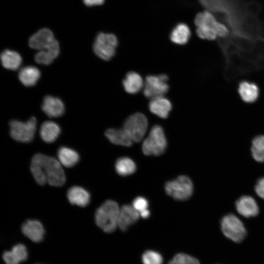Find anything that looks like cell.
Here are the masks:
<instances>
[{
	"label": "cell",
	"instance_id": "obj_12",
	"mask_svg": "<svg viewBox=\"0 0 264 264\" xmlns=\"http://www.w3.org/2000/svg\"><path fill=\"white\" fill-rule=\"evenodd\" d=\"M237 212L245 218L254 217L258 215L259 208L255 199L250 196L241 197L235 203Z\"/></svg>",
	"mask_w": 264,
	"mask_h": 264
},
{
	"label": "cell",
	"instance_id": "obj_21",
	"mask_svg": "<svg viewBox=\"0 0 264 264\" xmlns=\"http://www.w3.org/2000/svg\"><path fill=\"white\" fill-rule=\"evenodd\" d=\"M59 51V43L56 40L48 47L36 53L35 60L38 64L49 65L58 56Z\"/></svg>",
	"mask_w": 264,
	"mask_h": 264
},
{
	"label": "cell",
	"instance_id": "obj_30",
	"mask_svg": "<svg viewBox=\"0 0 264 264\" xmlns=\"http://www.w3.org/2000/svg\"><path fill=\"white\" fill-rule=\"evenodd\" d=\"M168 264H199V262L190 255L179 253L175 255Z\"/></svg>",
	"mask_w": 264,
	"mask_h": 264
},
{
	"label": "cell",
	"instance_id": "obj_26",
	"mask_svg": "<svg viewBox=\"0 0 264 264\" xmlns=\"http://www.w3.org/2000/svg\"><path fill=\"white\" fill-rule=\"evenodd\" d=\"M0 58L3 67L11 70L17 69L22 62V57L18 52L9 49L1 53Z\"/></svg>",
	"mask_w": 264,
	"mask_h": 264
},
{
	"label": "cell",
	"instance_id": "obj_11",
	"mask_svg": "<svg viewBox=\"0 0 264 264\" xmlns=\"http://www.w3.org/2000/svg\"><path fill=\"white\" fill-rule=\"evenodd\" d=\"M55 40L52 32L44 28L39 30L30 38L29 45L32 48L41 50L48 47Z\"/></svg>",
	"mask_w": 264,
	"mask_h": 264
},
{
	"label": "cell",
	"instance_id": "obj_24",
	"mask_svg": "<svg viewBox=\"0 0 264 264\" xmlns=\"http://www.w3.org/2000/svg\"><path fill=\"white\" fill-rule=\"evenodd\" d=\"M61 132L59 126L52 121H45L42 125L40 135L42 139L47 143L54 142Z\"/></svg>",
	"mask_w": 264,
	"mask_h": 264
},
{
	"label": "cell",
	"instance_id": "obj_13",
	"mask_svg": "<svg viewBox=\"0 0 264 264\" xmlns=\"http://www.w3.org/2000/svg\"><path fill=\"white\" fill-rule=\"evenodd\" d=\"M238 92L241 99L248 104L256 102L260 95V89L258 85L247 80L240 82L238 85Z\"/></svg>",
	"mask_w": 264,
	"mask_h": 264
},
{
	"label": "cell",
	"instance_id": "obj_34",
	"mask_svg": "<svg viewBox=\"0 0 264 264\" xmlns=\"http://www.w3.org/2000/svg\"><path fill=\"white\" fill-rule=\"evenodd\" d=\"M254 189L256 194L260 198L264 199V177H261L257 180Z\"/></svg>",
	"mask_w": 264,
	"mask_h": 264
},
{
	"label": "cell",
	"instance_id": "obj_8",
	"mask_svg": "<svg viewBox=\"0 0 264 264\" xmlns=\"http://www.w3.org/2000/svg\"><path fill=\"white\" fill-rule=\"evenodd\" d=\"M147 117L142 113L137 112L128 117L124 121L122 128L134 142L143 138L148 129Z\"/></svg>",
	"mask_w": 264,
	"mask_h": 264
},
{
	"label": "cell",
	"instance_id": "obj_31",
	"mask_svg": "<svg viewBox=\"0 0 264 264\" xmlns=\"http://www.w3.org/2000/svg\"><path fill=\"white\" fill-rule=\"evenodd\" d=\"M11 250L20 263L25 261L27 259V250L24 244H17L14 245Z\"/></svg>",
	"mask_w": 264,
	"mask_h": 264
},
{
	"label": "cell",
	"instance_id": "obj_2",
	"mask_svg": "<svg viewBox=\"0 0 264 264\" xmlns=\"http://www.w3.org/2000/svg\"><path fill=\"white\" fill-rule=\"evenodd\" d=\"M197 36L203 40L216 41L226 37L229 30L226 25L218 21L212 13L204 10L198 13L194 19Z\"/></svg>",
	"mask_w": 264,
	"mask_h": 264
},
{
	"label": "cell",
	"instance_id": "obj_35",
	"mask_svg": "<svg viewBox=\"0 0 264 264\" xmlns=\"http://www.w3.org/2000/svg\"><path fill=\"white\" fill-rule=\"evenodd\" d=\"M105 0H83L84 3L88 6L100 5L104 3Z\"/></svg>",
	"mask_w": 264,
	"mask_h": 264
},
{
	"label": "cell",
	"instance_id": "obj_33",
	"mask_svg": "<svg viewBox=\"0 0 264 264\" xmlns=\"http://www.w3.org/2000/svg\"><path fill=\"white\" fill-rule=\"evenodd\" d=\"M2 259L6 264H19L20 263L11 250L5 251L2 254Z\"/></svg>",
	"mask_w": 264,
	"mask_h": 264
},
{
	"label": "cell",
	"instance_id": "obj_23",
	"mask_svg": "<svg viewBox=\"0 0 264 264\" xmlns=\"http://www.w3.org/2000/svg\"><path fill=\"white\" fill-rule=\"evenodd\" d=\"M41 76L39 69L33 66H25L19 73V78L23 85L26 87L34 86Z\"/></svg>",
	"mask_w": 264,
	"mask_h": 264
},
{
	"label": "cell",
	"instance_id": "obj_14",
	"mask_svg": "<svg viewBox=\"0 0 264 264\" xmlns=\"http://www.w3.org/2000/svg\"><path fill=\"white\" fill-rule=\"evenodd\" d=\"M140 214L132 205L125 204L120 208L118 227L122 231L136 222L140 217Z\"/></svg>",
	"mask_w": 264,
	"mask_h": 264
},
{
	"label": "cell",
	"instance_id": "obj_27",
	"mask_svg": "<svg viewBox=\"0 0 264 264\" xmlns=\"http://www.w3.org/2000/svg\"><path fill=\"white\" fill-rule=\"evenodd\" d=\"M117 173L121 176H128L134 173L136 166L134 161L128 157L119 158L115 164Z\"/></svg>",
	"mask_w": 264,
	"mask_h": 264
},
{
	"label": "cell",
	"instance_id": "obj_17",
	"mask_svg": "<svg viewBox=\"0 0 264 264\" xmlns=\"http://www.w3.org/2000/svg\"><path fill=\"white\" fill-rule=\"evenodd\" d=\"M192 35L189 25L183 22L177 23L171 30L169 38L171 41L176 44L184 45L190 40Z\"/></svg>",
	"mask_w": 264,
	"mask_h": 264
},
{
	"label": "cell",
	"instance_id": "obj_9",
	"mask_svg": "<svg viewBox=\"0 0 264 264\" xmlns=\"http://www.w3.org/2000/svg\"><path fill=\"white\" fill-rule=\"evenodd\" d=\"M36 123V119L34 117L30 118L25 122L16 120H12L9 123L11 136L19 142L31 141L34 136Z\"/></svg>",
	"mask_w": 264,
	"mask_h": 264
},
{
	"label": "cell",
	"instance_id": "obj_18",
	"mask_svg": "<svg viewBox=\"0 0 264 264\" xmlns=\"http://www.w3.org/2000/svg\"><path fill=\"white\" fill-rule=\"evenodd\" d=\"M67 197L70 203L80 207H85L90 201L89 193L82 187L75 186L67 191Z\"/></svg>",
	"mask_w": 264,
	"mask_h": 264
},
{
	"label": "cell",
	"instance_id": "obj_28",
	"mask_svg": "<svg viewBox=\"0 0 264 264\" xmlns=\"http://www.w3.org/2000/svg\"><path fill=\"white\" fill-rule=\"evenodd\" d=\"M251 155L258 162H264V134L255 136L250 146Z\"/></svg>",
	"mask_w": 264,
	"mask_h": 264
},
{
	"label": "cell",
	"instance_id": "obj_6",
	"mask_svg": "<svg viewBox=\"0 0 264 264\" xmlns=\"http://www.w3.org/2000/svg\"><path fill=\"white\" fill-rule=\"evenodd\" d=\"M193 189L192 181L186 176H180L173 180L167 182L165 185L166 194L176 200L189 199L192 195Z\"/></svg>",
	"mask_w": 264,
	"mask_h": 264
},
{
	"label": "cell",
	"instance_id": "obj_10",
	"mask_svg": "<svg viewBox=\"0 0 264 264\" xmlns=\"http://www.w3.org/2000/svg\"><path fill=\"white\" fill-rule=\"evenodd\" d=\"M168 80V77L164 74L147 76L143 90L145 96L151 100L163 96L169 89Z\"/></svg>",
	"mask_w": 264,
	"mask_h": 264
},
{
	"label": "cell",
	"instance_id": "obj_4",
	"mask_svg": "<svg viewBox=\"0 0 264 264\" xmlns=\"http://www.w3.org/2000/svg\"><path fill=\"white\" fill-rule=\"evenodd\" d=\"M167 146L163 128L155 125L152 127L149 135L143 142L142 149L146 155L159 156L165 152Z\"/></svg>",
	"mask_w": 264,
	"mask_h": 264
},
{
	"label": "cell",
	"instance_id": "obj_3",
	"mask_svg": "<svg viewBox=\"0 0 264 264\" xmlns=\"http://www.w3.org/2000/svg\"><path fill=\"white\" fill-rule=\"evenodd\" d=\"M120 208L112 200L105 201L96 210L95 220L97 225L105 232L111 233L118 226Z\"/></svg>",
	"mask_w": 264,
	"mask_h": 264
},
{
	"label": "cell",
	"instance_id": "obj_20",
	"mask_svg": "<svg viewBox=\"0 0 264 264\" xmlns=\"http://www.w3.org/2000/svg\"><path fill=\"white\" fill-rule=\"evenodd\" d=\"M107 138L113 144L125 147L132 146L133 140L122 128L121 129H109L105 132Z\"/></svg>",
	"mask_w": 264,
	"mask_h": 264
},
{
	"label": "cell",
	"instance_id": "obj_22",
	"mask_svg": "<svg viewBox=\"0 0 264 264\" xmlns=\"http://www.w3.org/2000/svg\"><path fill=\"white\" fill-rule=\"evenodd\" d=\"M122 84L125 91L130 94L138 92L144 86L142 78L139 74L133 71L129 72L126 74Z\"/></svg>",
	"mask_w": 264,
	"mask_h": 264
},
{
	"label": "cell",
	"instance_id": "obj_1",
	"mask_svg": "<svg viewBox=\"0 0 264 264\" xmlns=\"http://www.w3.org/2000/svg\"><path fill=\"white\" fill-rule=\"evenodd\" d=\"M62 164L55 158L42 154L32 158L30 170L37 183L41 185L47 183L53 186H61L66 181Z\"/></svg>",
	"mask_w": 264,
	"mask_h": 264
},
{
	"label": "cell",
	"instance_id": "obj_5",
	"mask_svg": "<svg viewBox=\"0 0 264 264\" xmlns=\"http://www.w3.org/2000/svg\"><path fill=\"white\" fill-rule=\"evenodd\" d=\"M118 41L115 35L110 33H99L93 45V51L100 58L108 61L115 55Z\"/></svg>",
	"mask_w": 264,
	"mask_h": 264
},
{
	"label": "cell",
	"instance_id": "obj_19",
	"mask_svg": "<svg viewBox=\"0 0 264 264\" xmlns=\"http://www.w3.org/2000/svg\"><path fill=\"white\" fill-rule=\"evenodd\" d=\"M172 108L170 101L163 96L151 99L149 104L151 112L163 119L168 117Z\"/></svg>",
	"mask_w": 264,
	"mask_h": 264
},
{
	"label": "cell",
	"instance_id": "obj_7",
	"mask_svg": "<svg viewBox=\"0 0 264 264\" xmlns=\"http://www.w3.org/2000/svg\"><path fill=\"white\" fill-rule=\"evenodd\" d=\"M220 228L224 235L235 242H241L246 235V230L243 222L233 214L223 217L220 221Z\"/></svg>",
	"mask_w": 264,
	"mask_h": 264
},
{
	"label": "cell",
	"instance_id": "obj_25",
	"mask_svg": "<svg viewBox=\"0 0 264 264\" xmlns=\"http://www.w3.org/2000/svg\"><path fill=\"white\" fill-rule=\"evenodd\" d=\"M59 161L66 167H72L79 160L78 154L74 150L66 147L60 148L57 153Z\"/></svg>",
	"mask_w": 264,
	"mask_h": 264
},
{
	"label": "cell",
	"instance_id": "obj_37",
	"mask_svg": "<svg viewBox=\"0 0 264 264\" xmlns=\"http://www.w3.org/2000/svg\"></svg>",
	"mask_w": 264,
	"mask_h": 264
},
{
	"label": "cell",
	"instance_id": "obj_15",
	"mask_svg": "<svg viewBox=\"0 0 264 264\" xmlns=\"http://www.w3.org/2000/svg\"><path fill=\"white\" fill-rule=\"evenodd\" d=\"M24 235L35 242H41L44 235V229L42 223L37 220H28L22 226Z\"/></svg>",
	"mask_w": 264,
	"mask_h": 264
},
{
	"label": "cell",
	"instance_id": "obj_29",
	"mask_svg": "<svg viewBox=\"0 0 264 264\" xmlns=\"http://www.w3.org/2000/svg\"><path fill=\"white\" fill-rule=\"evenodd\" d=\"M143 264H162L163 258L160 254L153 250H147L142 255Z\"/></svg>",
	"mask_w": 264,
	"mask_h": 264
},
{
	"label": "cell",
	"instance_id": "obj_32",
	"mask_svg": "<svg viewBox=\"0 0 264 264\" xmlns=\"http://www.w3.org/2000/svg\"><path fill=\"white\" fill-rule=\"evenodd\" d=\"M132 205L140 213L148 209L149 203L145 198L142 197H138L133 200Z\"/></svg>",
	"mask_w": 264,
	"mask_h": 264
},
{
	"label": "cell",
	"instance_id": "obj_16",
	"mask_svg": "<svg viewBox=\"0 0 264 264\" xmlns=\"http://www.w3.org/2000/svg\"><path fill=\"white\" fill-rule=\"evenodd\" d=\"M42 109L49 117H58L64 113L65 106L59 98L47 95L44 98Z\"/></svg>",
	"mask_w": 264,
	"mask_h": 264
},
{
	"label": "cell",
	"instance_id": "obj_36",
	"mask_svg": "<svg viewBox=\"0 0 264 264\" xmlns=\"http://www.w3.org/2000/svg\"><path fill=\"white\" fill-rule=\"evenodd\" d=\"M140 216L143 219H147L149 217L150 215V211L147 209L144 211H142L139 213Z\"/></svg>",
	"mask_w": 264,
	"mask_h": 264
}]
</instances>
